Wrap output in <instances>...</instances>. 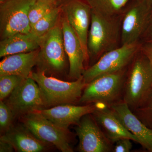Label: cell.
<instances>
[{
  "label": "cell",
  "mask_w": 152,
  "mask_h": 152,
  "mask_svg": "<svg viewBox=\"0 0 152 152\" xmlns=\"http://www.w3.org/2000/svg\"><path fill=\"white\" fill-rule=\"evenodd\" d=\"M61 18L55 27L41 37L36 65L37 71L55 77L66 73L69 61L64 46Z\"/></svg>",
  "instance_id": "1"
},
{
  "label": "cell",
  "mask_w": 152,
  "mask_h": 152,
  "mask_svg": "<svg viewBox=\"0 0 152 152\" xmlns=\"http://www.w3.org/2000/svg\"><path fill=\"white\" fill-rule=\"evenodd\" d=\"M132 62L125 78L123 101L133 111L141 106L152 93V67L143 53Z\"/></svg>",
  "instance_id": "2"
},
{
  "label": "cell",
  "mask_w": 152,
  "mask_h": 152,
  "mask_svg": "<svg viewBox=\"0 0 152 152\" xmlns=\"http://www.w3.org/2000/svg\"><path fill=\"white\" fill-rule=\"evenodd\" d=\"M37 84L47 108L66 104L79 103L86 83L83 76L72 82L48 76L43 72H32L29 76Z\"/></svg>",
  "instance_id": "3"
},
{
  "label": "cell",
  "mask_w": 152,
  "mask_h": 152,
  "mask_svg": "<svg viewBox=\"0 0 152 152\" xmlns=\"http://www.w3.org/2000/svg\"><path fill=\"white\" fill-rule=\"evenodd\" d=\"M126 69L99 76L86 84L79 103L109 106L123 100Z\"/></svg>",
  "instance_id": "4"
},
{
  "label": "cell",
  "mask_w": 152,
  "mask_h": 152,
  "mask_svg": "<svg viewBox=\"0 0 152 152\" xmlns=\"http://www.w3.org/2000/svg\"><path fill=\"white\" fill-rule=\"evenodd\" d=\"M113 17L104 16L91 11L87 42L89 58H97L113 50L119 34L118 25Z\"/></svg>",
  "instance_id": "5"
},
{
  "label": "cell",
  "mask_w": 152,
  "mask_h": 152,
  "mask_svg": "<svg viewBox=\"0 0 152 152\" xmlns=\"http://www.w3.org/2000/svg\"><path fill=\"white\" fill-rule=\"evenodd\" d=\"M36 0H7L0 4L1 40L31 32L29 11Z\"/></svg>",
  "instance_id": "6"
},
{
  "label": "cell",
  "mask_w": 152,
  "mask_h": 152,
  "mask_svg": "<svg viewBox=\"0 0 152 152\" xmlns=\"http://www.w3.org/2000/svg\"><path fill=\"white\" fill-rule=\"evenodd\" d=\"M22 124L42 141L55 146L62 152H72L69 130L58 126L39 113L34 111L20 117Z\"/></svg>",
  "instance_id": "7"
},
{
  "label": "cell",
  "mask_w": 152,
  "mask_h": 152,
  "mask_svg": "<svg viewBox=\"0 0 152 152\" xmlns=\"http://www.w3.org/2000/svg\"><path fill=\"white\" fill-rule=\"evenodd\" d=\"M138 50L137 43L122 45L120 48L106 52L96 62L85 69L83 78L87 84L99 76L126 69L134 58Z\"/></svg>",
  "instance_id": "8"
},
{
  "label": "cell",
  "mask_w": 152,
  "mask_h": 152,
  "mask_svg": "<svg viewBox=\"0 0 152 152\" xmlns=\"http://www.w3.org/2000/svg\"><path fill=\"white\" fill-rule=\"evenodd\" d=\"M4 102L11 109L15 118L47 108L39 87L30 77L25 79Z\"/></svg>",
  "instance_id": "9"
},
{
  "label": "cell",
  "mask_w": 152,
  "mask_h": 152,
  "mask_svg": "<svg viewBox=\"0 0 152 152\" xmlns=\"http://www.w3.org/2000/svg\"><path fill=\"white\" fill-rule=\"evenodd\" d=\"M77 125L79 152H113L114 144L106 137L91 114L84 116Z\"/></svg>",
  "instance_id": "10"
},
{
  "label": "cell",
  "mask_w": 152,
  "mask_h": 152,
  "mask_svg": "<svg viewBox=\"0 0 152 152\" xmlns=\"http://www.w3.org/2000/svg\"><path fill=\"white\" fill-rule=\"evenodd\" d=\"M146 0H139L128 10L122 24V45L137 44L145 32L152 11Z\"/></svg>",
  "instance_id": "11"
},
{
  "label": "cell",
  "mask_w": 152,
  "mask_h": 152,
  "mask_svg": "<svg viewBox=\"0 0 152 152\" xmlns=\"http://www.w3.org/2000/svg\"><path fill=\"white\" fill-rule=\"evenodd\" d=\"M62 10L68 23L78 37L89 61L87 42L91 22V7L84 0H63Z\"/></svg>",
  "instance_id": "12"
},
{
  "label": "cell",
  "mask_w": 152,
  "mask_h": 152,
  "mask_svg": "<svg viewBox=\"0 0 152 152\" xmlns=\"http://www.w3.org/2000/svg\"><path fill=\"white\" fill-rule=\"evenodd\" d=\"M61 20L64 46L69 60L68 76L75 80L83 76L89 61L85 55L78 37L63 12Z\"/></svg>",
  "instance_id": "13"
},
{
  "label": "cell",
  "mask_w": 152,
  "mask_h": 152,
  "mask_svg": "<svg viewBox=\"0 0 152 152\" xmlns=\"http://www.w3.org/2000/svg\"><path fill=\"white\" fill-rule=\"evenodd\" d=\"M102 105L100 103L80 106L66 104L36 111L58 126L69 130V126L78 124L84 116L92 113Z\"/></svg>",
  "instance_id": "14"
},
{
  "label": "cell",
  "mask_w": 152,
  "mask_h": 152,
  "mask_svg": "<svg viewBox=\"0 0 152 152\" xmlns=\"http://www.w3.org/2000/svg\"><path fill=\"white\" fill-rule=\"evenodd\" d=\"M108 107L125 127L138 139L139 144L152 152V129L144 124L123 100Z\"/></svg>",
  "instance_id": "15"
},
{
  "label": "cell",
  "mask_w": 152,
  "mask_h": 152,
  "mask_svg": "<svg viewBox=\"0 0 152 152\" xmlns=\"http://www.w3.org/2000/svg\"><path fill=\"white\" fill-rule=\"evenodd\" d=\"M91 114L106 137L113 144L124 138L139 144L138 139L125 127L107 106L101 107Z\"/></svg>",
  "instance_id": "16"
},
{
  "label": "cell",
  "mask_w": 152,
  "mask_h": 152,
  "mask_svg": "<svg viewBox=\"0 0 152 152\" xmlns=\"http://www.w3.org/2000/svg\"><path fill=\"white\" fill-rule=\"evenodd\" d=\"M1 137L10 142L18 152H42L51 146L39 140L23 124L13 125Z\"/></svg>",
  "instance_id": "17"
},
{
  "label": "cell",
  "mask_w": 152,
  "mask_h": 152,
  "mask_svg": "<svg viewBox=\"0 0 152 152\" xmlns=\"http://www.w3.org/2000/svg\"><path fill=\"white\" fill-rule=\"evenodd\" d=\"M39 49L27 53L15 54L4 57L0 62V76L16 75L29 77L36 65Z\"/></svg>",
  "instance_id": "18"
},
{
  "label": "cell",
  "mask_w": 152,
  "mask_h": 152,
  "mask_svg": "<svg viewBox=\"0 0 152 152\" xmlns=\"http://www.w3.org/2000/svg\"><path fill=\"white\" fill-rule=\"evenodd\" d=\"M41 37L31 32L18 34L0 42V57L34 51L39 48Z\"/></svg>",
  "instance_id": "19"
},
{
  "label": "cell",
  "mask_w": 152,
  "mask_h": 152,
  "mask_svg": "<svg viewBox=\"0 0 152 152\" xmlns=\"http://www.w3.org/2000/svg\"><path fill=\"white\" fill-rule=\"evenodd\" d=\"M91 7V11L104 16L113 17L114 15L132 0H84Z\"/></svg>",
  "instance_id": "20"
},
{
  "label": "cell",
  "mask_w": 152,
  "mask_h": 152,
  "mask_svg": "<svg viewBox=\"0 0 152 152\" xmlns=\"http://www.w3.org/2000/svg\"><path fill=\"white\" fill-rule=\"evenodd\" d=\"M62 14V4L53 9L34 25L31 31L41 37L56 26L61 19Z\"/></svg>",
  "instance_id": "21"
},
{
  "label": "cell",
  "mask_w": 152,
  "mask_h": 152,
  "mask_svg": "<svg viewBox=\"0 0 152 152\" xmlns=\"http://www.w3.org/2000/svg\"><path fill=\"white\" fill-rule=\"evenodd\" d=\"M58 6H59L56 5L49 2L36 1L29 11L28 18L31 28H32L42 18Z\"/></svg>",
  "instance_id": "22"
},
{
  "label": "cell",
  "mask_w": 152,
  "mask_h": 152,
  "mask_svg": "<svg viewBox=\"0 0 152 152\" xmlns=\"http://www.w3.org/2000/svg\"><path fill=\"white\" fill-rule=\"evenodd\" d=\"M25 79L16 75L0 76V100L4 101L8 97Z\"/></svg>",
  "instance_id": "23"
},
{
  "label": "cell",
  "mask_w": 152,
  "mask_h": 152,
  "mask_svg": "<svg viewBox=\"0 0 152 152\" xmlns=\"http://www.w3.org/2000/svg\"><path fill=\"white\" fill-rule=\"evenodd\" d=\"M132 111L144 124L152 129V93L141 106Z\"/></svg>",
  "instance_id": "24"
},
{
  "label": "cell",
  "mask_w": 152,
  "mask_h": 152,
  "mask_svg": "<svg viewBox=\"0 0 152 152\" xmlns=\"http://www.w3.org/2000/svg\"><path fill=\"white\" fill-rule=\"evenodd\" d=\"M14 118L12 112L4 101H0V130L3 134L13 126Z\"/></svg>",
  "instance_id": "25"
},
{
  "label": "cell",
  "mask_w": 152,
  "mask_h": 152,
  "mask_svg": "<svg viewBox=\"0 0 152 152\" xmlns=\"http://www.w3.org/2000/svg\"><path fill=\"white\" fill-rule=\"evenodd\" d=\"M132 140L129 138H122L114 144L113 152H130L132 148Z\"/></svg>",
  "instance_id": "26"
},
{
  "label": "cell",
  "mask_w": 152,
  "mask_h": 152,
  "mask_svg": "<svg viewBox=\"0 0 152 152\" xmlns=\"http://www.w3.org/2000/svg\"><path fill=\"white\" fill-rule=\"evenodd\" d=\"M15 149L13 146L10 142L0 138V152H12Z\"/></svg>",
  "instance_id": "27"
},
{
  "label": "cell",
  "mask_w": 152,
  "mask_h": 152,
  "mask_svg": "<svg viewBox=\"0 0 152 152\" xmlns=\"http://www.w3.org/2000/svg\"><path fill=\"white\" fill-rule=\"evenodd\" d=\"M142 51L143 53L146 56L148 60L152 67V43L148 42L145 44L142 47Z\"/></svg>",
  "instance_id": "28"
},
{
  "label": "cell",
  "mask_w": 152,
  "mask_h": 152,
  "mask_svg": "<svg viewBox=\"0 0 152 152\" xmlns=\"http://www.w3.org/2000/svg\"><path fill=\"white\" fill-rule=\"evenodd\" d=\"M145 31H146L147 37H148V42L152 43V12L150 15L149 20L148 22L147 27L145 30Z\"/></svg>",
  "instance_id": "29"
},
{
  "label": "cell",
  "mask_w": 152,
  "mask_h": 152,
  "mask_svg": "<svg viewBox=\"0 0 152 152\" xmlns=\"http://www.w3.org/2000/svg\"><path fill=\"white\" fill-rule=\"evenodd\" d=\"M36 1H42L49 2L54 4L57 6H60L62 4L63 0H36Z\"/></svg>",
  "instance_id": "30"
},
{
  "label": "cell",
  "mask_w": 152,
  "mask_h": 152,
  "mask_svg": "<svg viewBox=\"0 0 152 152\" xmlns=\"http://www.w3.org/2000/svg\"><path fill=\"white\" fill-rule=\"evenodd\" d=\"M148 2L149 4H150L151 5H152V0H146Z\"/></svg>",
  "instance_id": "31"
},
{
  "label": "cell",
  "mask_w": 152,
  "mask_h": 152,
  "mask_svg": "<svg viewBox=\"0 0 152 152\" xmlns=\"http://www.w3.org/2000/svg\"><path fill=\"white\" fill-rule=\"evenodd\" d=\"M7 1V0H0V4L4 2L5 1Z\"/></svg>",
  "instance_id": "32"
}]
</instances>
